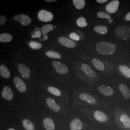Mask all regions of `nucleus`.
Segmentation results:
<instances>
[{"mask_svg":"<svg viewBox=\"0 0 130 130\" xmlns=\"http://www.w3.org/2000/svg\"><path fill=\"white\" fill-rule=\"evenodd\" d=\"M126 20L128 21H130V12L126 14L125 16Z\"/></svg>","mask_w":130,"mask_h":130,"instance_id":"36","label":"nucleus"},{"mask_svg":"<svg viewBox=\"0 0 130 130\" xmlns=\"http://www.w3.org/2000/svg\"><path fill=\"white\" fill-rule=\"evenodd\" d=\"M108 1L107 0H97L96 2L99 4H103V3H105L107 2Z\"/></svg>","mask_w":130,"mask_h":130,"instance_id":"37","label":"nucleus"},{"mask_svg":"<svg viewBox=\"0 0 130 130\" xmlns=\"http://www.w3.org/2000/svg\"><path fill=\"white\" fill-rule=\"evenodd\" d=\"M94 116L97 121L102 122H106L108 119L107 117L104 113L98 110L94 113Z\"/></svg>","mask_w":130,"mask_h":130,"instance_id":"18","label":"nucleus"},{"mask_svg":"<svg viewBox=\"0 0 130 130\" xmlns=\"http://www.w3.org/2000/svg\"><path fill=\"white\" fill-rule=\"evenodd\" d=\"M7 21V18L4 15L0 17V25L2 26L4 25Z\"/></svg>","mask_w":130,"mask_h":130,"instance_id":"34","label":"nucleus"},{"mask_svg":"<svg viewBox=\"0 0 130 130\" xmlns=\"http://www.w3.org/2000/svg\"><path fill=\"white\" fill-rule=\"evenodd\" d=\"M119 69L121 71V73L125 77L130 79V69L125 66H120L119 67Z\"/></svg>","mask_w":130,"mask_h":130,"instance_id":"23","label":"nucleus"},{"mask_svg":"<svg viewBox=\"0 0 130 130\" xmlns=\"http://www.w3.org/2000/svg\"><path fill=\"white\" fill-rule=\"evenodd\" d=\"M48 90L49 93H51V94L56 96H60L61 95V92L60 90L56 88V87L50 86L48 88Z\"/></svg>","mask_w":130,"mask_h":130,"instance_id":"30","label":"nucleus"},{"mask_svg":"<svg viewBox=\"0 0 130 130\" xmlns=\"http://www.w3.org/2000/svg\"><path fill=\"white\" fill-rule=\"evenodd\" d=\"M48 39H49V37H48V35H44V37H43V39H44V40L47 41V40H48Z\"/></svg>","mask_w":130,"mask_h":130,"instance_id":"38","label":"nucleus"},{"mask_svg":"<svg viewBox=\"0 0 130 130\" xmlns=\"http://www.w3.org/2000/svg\"><path fill=\"white\" fill-rule=\"evenodd\" d=\"M119 89L124 98L128 99L130 98V90L124 84H121L119 85Z\"/></svg>","mask_w":130,"mask_h":130,"instance_id":"17","label":"nucleus"},{"mask_svg":"<svg viewBox=\"0 0 130 130\" xmlns=\"http://www.w3.org/2000/svg\"><path fill=\"white\" fill-rule=\"evenodd\" d=\"M24 127L26 130H34V127L32 122L28 119H24L22 121Z\"/></svg>","mask_w":130,"mask_h":130,"instance_id":"24","label":"nucleus"},{"mask_svg":"<svg viewBox=\"0 0 130 130\" xmlns=\"http://www.w3.org/2000/svg\"><path fill=\"white\" fill-rule=\"evenodd\" d=\"M99 93L107 96H111L113 95L114 91L111 87L107 85H101L98 87Z\"/></svg>","mask_w":130,"mask_h":130,"instance_id":"10","label":"nucleus"},{"mask_svg":"<svg viewBox=\"0 0 130 130\" xmlns=\"http://www.w3.org/2000/svg\"><path fill=\"white\" fill-rule=\"evenodd\" d=\"M116 47L114 44L107 42H99L97 43L96 50L102 55H111L115 53Z\"/></svg>","mask_w":130,"mask_h":130,"instance_id":"1","label":"nucleus"},{"mask_svg":"<svg viewBox=\"0 0 130 130\" xmlns=\"http://www.w3.org/2000/svg\"><path fill=\"white\" fill-rule=\"evenodd\" d=\"M120 121L125 128H130V118L128 115L122 114L120 117Z\"/></svg>","mask_w":130,"mask_h":130,"instance_id":"22","label":"nucleus"},{"mask_svg":"<svg viewBox=\"0 0 130 130\" xmlns=\"http://www.w3.org/2000/svg\"><path fill=\"white\" fill-rule=\"evenodd\" d=\"M79 98L84 101H86L91 105H95L97 103V101L92 95L86 93H83L79 95Z\"/></svg>","mask_w":130,"mask_h":130,"instance_id":"14","label":"nucleus"},{"mask_svg":"<svg viewBox=\"0 0 130 130\" xmlns=\"http://www.w3.org/2000/svg\"><path fill=\"white\" fill-rule=\"evenodd\" d=\"M92 62L94 67L98 70L104 71L105 70V65L101 61L99 60L98 59L94 58L92 59Z\"/></svg>","mask_w":130,"mask_h":130,"instance_id":"21","label":"nucleus"},{"mask_svg":"<svg viewBox=\"0 0 130 130\" xmlns=\"http://www.w3.org/2000/svg\"><path fill=\"white\" fill-rule=\"evenodd\" d=\"M120 5V2L118 0H113L109 3L106 6V10L109 14L115 13L118 9Z\"/></svg>","mask_w":130,"mask_h":130,"instance_id":"7","label":"nucleus"},{"mask_svg":"<svg viewBox=\"0 0 130 130\" xmlns=\"http://www.w3.org/2000/svg\"><path fill=\"white\" fill-rule=\"evenodd\" d=\"M70 37L73 40L76 41H79L80 40V37L79 35L76 33H71L70 34Z\"/></svg>","mask_w":130,"mask_h":130,"instance_id":"33","label":"nucleus"},{"mask_svg":"<svg viewBox=\"0 0 130 130\" xmlns=\"http://www.w3.org/2000/svg\"><path fill=\"white\" fill-rule=\"evenodd\" d=\"M58 41L63 46L71 49L74 48L77 45L76 43L74 41L65 37H60L58 38Z\"/></svg>","mask_w":130,"mask_h":130,"instance_id":"8","label":"nucleus"},{"mask_svg":"<svg viewBox=\"0 0 130 130\" xmlns=\"http://www.w3.org/2000/svg\"><path fill=\"white\" fill-rule=\"evenodd\" d=\"M98 18L100 19H108L109 20H111V16L107 13H105L103 11H100L98 13Z\"/></svg>","mask_w":130,"mask_h":130,"instance_id":"32","label":"nucleus"},{"mask_svg":"<svg viewBox=\"0 0 130 130\" xmlns=\"http://www.w3.org/2000/svg\"><path fill=\"white\" fill-rule=\"evenodd\" d=\"M76 23L78 26L80 28H85L87 26L88 24L86 20V19L84 17H80L77 19Z\"/></svg>","mask_w":130,"mask_h":130,"instance_id":"29","label":"nucleus"},{"mask_svg":"<svg viewBox=\"0 0 130 130\" xmlns=\"http://www.w3.org/2000/svg\"><path fill=\"white\" fill-rule=\"evenodd\" d=\"M47 105L53 111L58 112L60 110V107L56 103L55 100L52 98H48L46 99Z\"/></svg>","mask_w":130,"mask_h":130,"instance_id":"12","label":"nucleus"},{"mask_svg":"<svg viewBox=\"0 0 130 130\" xmlns=\"http://www.w3.org/2000/svg\"><path fill=\"white\" fill-rule=\"evenodd\" d=\"M52 64L56 71L61 75H65L69 72V69L66 65L56 61H53Z\"/></svg>","mask_w":130,"mask_h":130,"instance_id":"4","label":"nucleus"},{"mask_svg":"<svg viewBox=\"0 0 130 130\" xmlns=\"http://www.w3.org/2000/svg\"><path fill=\"white\" fill-rule=\"evenodd\" d=\"M44 126L46 130H55V125L54 121L50 118H46L43 121Z\"/></svg>","mask_w":130,"mask_h":130,"instance_id":"16","label":"nucleus"},{"mask_svg":"<svg viewBox=\"0 0 130 130\" xmlns=\"http://www.w3.org/2000/svg\"><path fill=\"white\" fill-rule=\"evenodd\" d=\"M15 130L14 129H12V128H10V129H9V130Z\"/></svg>","mask_w":130,"mask_h":130,"instance_id":"41","label":"nucleus"},{"mask_svg":"<svg viewBox=\"0 0 130 130\" xmlns=\"http://www.w3.org/2000/svg\"><path fill=\"white\" fill-rule=\"evenodd\" d=\"M46 2H56V0H46L45 1Z\"/></svg>","mask_w":130,"mask_h":130,"instance_id":"39","label":"nucleus"},{"mask_svg":"<svg viewBox=\"0 0 130 130\" xmlns=\"http://www.w3.org/2000/svg\"><path fill=\"white\" fill-rule=\"evenodd\" d=\"M54 29L53 25L52 24H46L42 27V34L44 35L53 30Z\"/></svg>","mask_w":130,"mask_h":130,"instance_id":"28","label":"nucleus"},{"mask_svg":"<svg viewBox=\"0 0 130 130\" xmlns=\"http://www.w3.org/2000/svg\"><path fill=\"white\" fill-rule=\"evenodd\" d=\"M13 39V36L9 33H3L0 34V42H1L6 43L11 42Z\"/></svg>","mask_w":130,"mask_h":130,"instance_id":"20","label":"nucleus"},{"mask_svg":"<svg viewBox=\"0 0 130 130\" xmlns=\"http://www.w3.org/2000/svg\"><path fill=\"white\" fill-rule=\"evenodd\" d=\"M32 37L33 38H36V37L35 36V35H33L32 36Z\"/></svg>","mask_w":130,"mask_h":130,"instance_id":"40","label":"nucleus"},{"mask_svg":"<svg viewBox=\"0 0 130 130\" xmlns=\"http://www.w3.org/2000/svg\"><path fill=\"white\" fill-rule=\"evenodd\" d=\"M14 19L25 26H28L32 22V19L30 17L24 14H19L15 15Z\"/></svg>","mask_w":130,"mask_h":130,"instance_id":"5","label":"nucleus"},{"mask_svg":"<svg viewBox=\"0 0 130 130\" xmlns=\"http://www.w3.org/2000/svg\"><path fill=\"white\" fill-rule=\"evenodd\" d=\"M46 55L48 57L53 59H60L61 58V55L59 53L54 51L47 52Z\"/></svg>","mask_w":130,"mask_h":130,"instance_id":"27","label":"nucleus"},{"mask_svg":"<svg viewBox=\"0 0 130 130\" xmlns=\"http://www.w3.org/2000/svg\"><path fill=\"white\" fill-rule=\"evenodd\" d=\"M29 46L33 50H38V49H41L42 48V45L41 43L38 42H33V41L29 42Z\"/></svg>","mask_w":130,"mask_h":130,"instance_id":"31","label":"nucleus"},{"mask_svg":"<svg viewBox=\"0 0 130 130\" xmlns=\"http://www.w3.org/2000/svg\"><path fill=\"white\" fill-rule=\"evenodd\" d=\"M72 2L77 9H82L85 5V1L84 0H73Z\"/></svg>","mask_w":130,"mask_h":130,"instance_id":"25","label":"nucleus"},{"mask_svg":"<svg viewBox=\"0 0 130 130\" xmlns=\"http://www.w3.org/2000/svg\"><path fill=\"white\" fill-rule=\"evenodd\" d=\"M34 35H35V36L36 37V38H40L41 37L42 34H41V31H37L36 32L34 33Z\"/></svg>","mask_w":130,"mask_h":130,"instance_id":"35","label":"nucleus"},{"mask_svg":"<svg viewBox=\"0 0 130 130\" xmlns=\"http://www.w3.org/2000/svg\"><path fill=\"white\" fill-rule=\"evenodd\" d=\"M81 69L84 71V73L90 78H94L96 76L95 72L86 64H83L82 65Z\"/></svg>","mask_w":130,"mask_h":130,"instance_id":"11","label":"nucleus"},{"mask_svg":"<svg viewBox=\"0 0 130 130\" xmlns=\"http://www.w3.org/2000/svg\"><path fill=\"white\" fill-rule=\"evenodd\" d=\"M18 69L23 78L27 79L30 78L31 70L27 66L22 63H20L18 66Z\"/></svg>","mask_w":130,"mask_h":130,"instance_id":"6","label":"nucleus"},{"mask_svg":"<svg viewBox=\"0 0 130 130\" xmlns=\"http://www.w3.org/2000/svg\"><path fill=\"white\" fill-rule=\"evenodd\" d=\"M94 30L100 34H105L108 32L107 28L105 26H97L94 28Z\"/></svg>","mask_w":130,"mask_h":130,"instance_id":"26","label":"nucleus"},{"mask_svg":"<svg viewBox=\"0 0 130 130\" xmlns=\"http://www.w3.org/2000/svg\"><path fill=\"white\" fill-rule=\"evenodd\" d=\"M115 32L117 37L122 40H127L130 38V27L122 26L115 29Z\"/></svg>","mask_w":130,"mask_h":130,"instance_id":"2","label":"nucleus"},{"mask_svg":"<svg viewBox=\"0 0 130 130\" xmlns=\"http://www.w3.org/2000/svg\"><path fill=\"white\" fill-rule=\"evenodd\" d=\"M83 124L78 118L75 119L72 121L70 124V128L71 130H81L83 128Z\"/></svg>","mask_w":130,"mask_h":130,"instance_id":"15","label":"nucleus"},{"mask_svg":"<svg viewBox=\"0 0 130 130\" xmlns=\"http://www.w3.org/2000/svg\"><path fill=\"white\" fill-rule=\"evenodd\" d=\"M14 83L16 88L19 92L25 93L27 90V86L23 80L18 77H15L14 79Z\"/></svg>","mask_w":130,"mask_h":130,"instance_id":"9","label":"nucleus"},{"mask_svg":"<svg viewBox=\"0 0 130 130\" xmlns=\"http://www.w3.org/2000/svg\"><path fill=\"white\" fill-rule=\"evenodd\" d=\"M38 18L42 22H48L53 19L54 15L53 14L45 10H42L38 14Z\"/></svg>","mask_w":130,"mask_h":130,"instance_id":"3","label":"nucleus"},{"mask_svg":"<svg viewBox=\"0 0 130 130\" xmlns=\"http://www.w3.org/2000/svg\"><path fill=\"white\" fill-rule=\"evenodd\" d=\"M0 74L1 76L5 78H9L11 77V73L9 70L4 65H1L0 66Z\"/></svg>","mask_w":130,"mask_h":130,"instance_id":"19","label":"nucleus"},{"mask_svg":"<svg viewBox=\"0 0 130 130\" xmlns=\"http://www.w3.org/2000/svg\"><path fill=\"white\" fill-rule=\"evenodd\" d=\"M2 97L8 100H11L14 97L13 92L12 89L8 86H5L2 93Z\"/></svg>","mask_w":130,"mask_h":130,"instance_id":"13","label":"nucleus"}]
</instances>
